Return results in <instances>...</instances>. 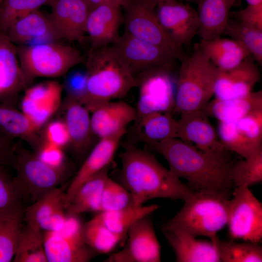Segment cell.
I'll return each mask as SVG.
<instances>
[{
    "label": "cell",
    "mask_w": 262,
    "mask_h": 262,
    "mask_svg": "<svg viewBox=\"0 0 262 262\" xmlns=\"http://www.w3.org/2000/svg\"><path fill=\"white\" fill-rule=\"evenodd\" d=\"M47 16L55 39L83 44L86 24L90 11L86 0H52Z\"/></svg>",
    "instance_id": "5bb4252c"
},
{
    "label": "cell",
    "mask_w": 262,
    "mask_h": 262,
    "mask_svg": "<svg viewBox=\"0 0 262 262\" xmlns=\"http://www.w3.org/2000/svg\"><path fill=\"white\" fill-rule=\"evenodd\" d=\"M157 204L129 206L115 211L100 212L94 217L113 232L125 237L130 227L137 220L152 213Z\"/></svg>",
    "instance_id": "1f68e13d"
},
{
    "label": "cell",
    "mask_w": 262,
    "mask_h": 262,
    "mask_svg": "<svg viewBox=\"0 0 262 262\" xmlns=\"http://www.w3.org/2000/svg\"><path fill=\"white\" fill-rule=\"evenodd\" d=\"M91 113V129L99 139L126 130L127 126L136 119L135 109L123 101L107 102Z\"/></svg>",
    "instance_id": "603a6c76"
},
{
    "label": "cell",
    "mask_w": 262,
    "mask_h": 262,
    "mask_svg": "<svg viewBox=\"0 0 262 262\" xmlns=\"http://www.w3.org/2000/svg\"><path fill=\"white\" fill-rule=\"evenodd\" d=\"M5 166L0 164V171L5 169Z\"/></svg>",
    "instance_id": "11a10c76"
},
{
    "label": "cell",
    "mask_w": 262,
    "mask_h": 262,
    "mask_svg": "<svg viewBox=\"0 0 262 262\" xmlns=\"http://www.w3.org/2000/svg\"><path fill=\"white\" fill-rule=\"evenodd\" d=\"M151 3L156 7L159 4L168 0H150Z\"/></svg>",
    "instance_id": "f5cc1de1"
},
{
    "label": "cell",
    "mask_w": 262,
    "mask_h": 262,
    "mask_svg": "<svg viewBox=\"0 0 262 262\" xmlns=\"http://www.w3.org/2000/svg\"><path fill=\"white\" fill-rule=\"evenodd\" d=\"M167 162L169 170L185 179L193 191L212 190L232 194L230 171L234 162L229 155L213 154L177 138L147 144Z\"/></svg>",
    "instance_id": "6da1fadb"
},
{
    "label": "cell",
    "mask_w": 262,
    "mask_h": 262,
    "mask_svg": "<svg viewBox=\"0 0 262 262\" xmlns=\"http://www.w3.org/2000/svg\"><path fill=\"white\" fill-rule=\"evenodd\" d=\"M36 154L41 161L53 167H61L68 165L65 161L63 148L46 142L40 145Z\"/></svg>",
    "instance_id": "7dc6e473"
},
{
    "label": "cell",
    "mask_w": 262,
    "mask_h": 262,
    "mask_svg": "<svg viewBox=\"0 0 262 262\" xmlns=\"http://www.w3.org/2000/svg\"><path fill=\"white\" fill-rule=\"evenodd\" d=\"M227 225L232 240L259 244L262 239V204L247 187L234 188Z\"/></svg>",
    "instance_id": "8fae6325"
},
{
    "label": "cell",
    "mask_w": 262,
    "mask_h": 262,
    "mask_svg": "<svg viewBox=\"0 0 262 262\" xmlns=\"http://www.w3.org/2000/svg\"><path fill=\"white\" fill-rule=\"evenodd\" d=\"M247 5H255L262 3V0H245Z\"/></svg>",
    "instance_id": "816d5d0a"
},
{
    "label": "cell",
    "mask_w": 262,
    "mask_h": 262,
    "mask_svg": "<svg viewBox=\"0 0 262 262\" xmlns=\"http://www.w3.org/2000/svg\"><path fill=\"white\" fill-rule=\"evenodd\" d=\"M119 155L118 182L131 194L133 206L154 198L184 200L193 193L188 184L164 167L151 153L131 143Z\"/></svg>",
    "instance_id": "7a4b0ae2"
},
{
    "label": "cell",
    "mask_w": 262,
    "mask_h": 262,
    "mask_svg": "<svg viewBox=\"0 0 262 262\" xmlns=\"http://www.w3.org/2000/svg\"><path fill=\"white\" fill-rule=\"evenodd\" d=\"M181 0L186 1V2H195V3H197L198 0Z\"/></svg>",
    "instance_id": "db71d44e"
},
{
    "label": "cell",
    "mask_w": 262,
    "mask_h": 262,
    "mask_svg": "<svg viewBox=\"0 0 262 262\" xmlns=\"http://www.w3.org/2000/svg\"><path fill=\"white\" fill-rule=\"evenodd\" d=\"M237 0H198L199 28L197 34L201 39L210 40L221 36L229 18L230 10Z\"/></svg>",
    "instance_id": "d4e9b609"
},
{
    "label": "cell",
    "mask_w": 262,
    "mask_h": 262,
    "mask_svg": "<svg viewBox=\"0 0 262 262\" xmlns=\"http://www.w3.org/2000/svg\"><path fill=\"white\" fill-rule=\"evenodd\" d=\"M44 137L45 142L63 149L69 145L70 136L64 120H55L49 123L45 129Z\"/></svg>",
    "instance_id": "bcb514c9"
},
{
    "label": "cell",
    "mask_w": 262,
    "mask_h": 262,
    "mask_svg": "<svg viewBox=\"0 0 262 262\" xmlns=\"http://www.w3.org/2000/svg\"><path fill=\"white\" fill-rule=\"evenodd\" d=\"M14 262H48L42 232L28 224L23 226Z\"/></svg>",
    "instance_id": "d590c367"
},
{
    "label": "cell",
    "mask_w": 262,
    "mask_h": 262,
    "mask_svg": "<svg viewBox=\"0 0 262 262\" xmlns=\"http://www.w3.org/2000/svg\"><path fill=\"white\" fill-rule=\"evenodd\" d=\"M172 65L149 69L135 77L139 90L136 119L154 112H173L176 84L171 75Z\"/></svg>",
    "instance_id": "ba28073f"
},
{
    "label": "cell",
    "mask_w": 262,
    "mask_h": 262,
    "mask_svg": "<svg viewBox=\"0 0 262 262\" xmlns=\"http://www.w3.org/2000/svg\"><path fill=\"white\" fill-rule=\"evenodd\" d=\"M171 112H154L136 119L133 132L136 140L146 144L177 138L178 123Z\"/></svg>",
    "instance_id": "4316f807"
},
{
    "label": "cell",
    "mask_w": 262,
    "mask_h": 262,
    "mask_svg": "<svg viewBox=\"0 0 262 262\" xmlns=\"http://www.w3.org/2000/svg\"><path fill=\"white\" fill-rule=\"evenodd\" d=\"M217 132L228 150L244 159H247L262 150V144L246 137L238 128L235 121H219Z\"/></svg>",
    "instance_id": "836d02e7"
},
{
    "label": "cell",
    "mask_w": 262,
    "mask_h": 262,
    "mask_svg": "<svg viewBox=\"0 0 262 262\" xmlns=\"http://www.w3.org/2000/svg\"><path fill=\"white\" fill-rule=\"evenodd\" d=\"M82 234L85 243L98 254L112 251L124 238L110 230L95 217L83 224Z\"/></svg>",
    "instance_id": "f35d334b"
},
{
    "label": "cell",
    "mask_w": 262,
    "mask_h": 262,
    "mask_svg": "<svg viewBox=\"0 0 262 262\" xmlns=\"http://www.w3.org/2000/svg\"><path fill=\"white\" fill-rule=\"evenodd\" d=\"M5 34L13 43L19 45L47 36L56 40L48 16L38 9L16 20Z\"/></svg>",
    "instance_id": "f546056e"
},
{
    "label": "cell",
    "mask_w": 262,
    "mask_h": 262,
    "mask_svg": "<svg viewBox=\"0 0 262 262\" xmlns=\"http://www.w3.org/2000/svg\"><path fill=\"white\" fill-rule=\"evenodd\" d=\"M202 110L219 121H235L251 113L262 110V91L251 92L235 98L210 100Z\"/></svg>",
    "instance_id": "484cf974"
},
{
    "label": "cell",
    "mask_w": 262,
    "mask_h": 262,
    "mask_svg": "<svg viewBox=\"0 0 262 262\" xmlns=\"http://www.w3.org/2000/svg\"><path fill=\"white\" fill-rule=\"evenodd\" d=\"M242 43L256 62H262V29L229 18L223 33Z\"/></svg>",
    "instance_id": "e575fe53"
},
{
    "label": "cell",
    "mask_w": 262,
    "mask_h": 262,
    "mask_svg": "<svg viewBox=\"0 0 262 262\" xmlns=\"http://www.w3.org/2000/svg\"><path fill=\"white\" fill-rule=\"evenodd\" d=\"M211 241L217 247L221 262H262V248L259 244L222 241L217 236Z\"/></svg>",
    "instance_id": "74e56055"
},
{
    "label": "cell",
    "mask_w": 262,
    "mask_h": 262,
    "mask_svg": "<svg viewBox=\"0 0 262 262\" xmlns=\"http://www.w3.org/2000/svg\"><path fill=\"white\" fill-rule=\"evenodd\" d=\"M234 19L260 29H262V3L258 5H247L238 11L230 12Z\"/></svg>",
    "instance_id": "c3c4849f"
},
{
    "label": "cell",
    "mask_w": 262,
    "mask_h": 262,
    "mask_svg": "<svg viewBox=\"0 0 262 262\" xmlns=\"http://www.w3.org/2000/svg\"><path fill=\"white\" fill-rule=\"evenodd\" d=\"M177 138L196 147L205 152L220 155H229L220 141L217 132L210 122L209 116L202 110L180 113L178 120Z\"/></svg>",
    "instance_id": "2e32d148"
},
{
    "label": "cell",
    "mask_w": 262,
    "mask_h": 262,
    "mask_svg": "<svg viewBox=\"0 0 262 262\" xmlns=\"http://www.w3.org/2000/svg\"><path fill=\"white\" fill-rule=\"evenodd\" d=\"M24 211L0 218V262H9L16 252L23 226Z\"/></svg>",
    "instance_id": "8d00e7d4"
},
{
    "label": "cell",
    "mask_w": 262,
    "mask_h": 262,
    "mask_svg": "<svg viewBox=\"0 0 262 262\" xmlns=\"http://www.w3.org/2000/svg\"><path fill=\"white\" fill-rule=\"evenodd\" d=\"M151 214L134 222L129 229L122 249L112 254L104 262H160L161 246Z\"/></svg>",
    "instance_id": "4fadbf2b"
},
{
    "label": "cell",
    "mask_w": 262,
    "mask_h": 262,
    "mask_svg": "<svg viewBox=\"0 0 262 262\" xmlns=\"http://www.w3.org/2000/svg\"><path fill=\"white\" fill-rule=\"evenodd\" d=\"M156 6L150 0H130L125 7L124 32L176 55L182 60L186 56L161 26L156 13Z\"/></svg>",
    "instance_id": "30bf717a"
},
{
    "label": "cell",
    "mask_w": 262,
    "mask_h": 262,
    "mask_svg": "<svg viewBox=\"0 0 262 262\" xmlns=\"http://www.w3.org/2000/svg\"><path fill=\"white\" fill-rule=\"evenodd\" d=\"M129 206H133L130 192L109 177L101 194L99 212L118 210Z\"/></svg>",
    "instance_id": "7bdbcfd3"
},
{
    "label": "cell",
    "mask_w": 262,
    "mask_h": 262,
    "mask_svg": "<svg viewBox=\"0 0 262 262\" xmlns=\"http://www.w3.org/2000/svg\"><path fill=\"white\" fill-rule=\"evenodd\" d=\"M62 91V85L55 81L42 82L26 90L21 111L37 130L60 108Z\"/></svg>",
    "instance_id": "e0dca14e"
},
{
    "label": "cell",
    "mask_w": 262,
    "mask_h": 262,
    "mask_svg": "<svg viewBox=\"0 0 262 262\" xmlns=\"http://www.w3.org/2000/svg\"><path fill=\"white\" fill-rule=\"evenodd\" d=\"M156 13L167 34L180 48L189 45L197 34L198 13L188 4L168 0L157 5Z\"/></svg>",
    "instance_id": "9a60e30c"
},
{
    "label": "cell",
    "mask_w": 262,
    "mask_h": 262,
    "mask_svg": "<svg viewBox=\"0 0 262 262\" xmlns=\"http://www.w3.org/2000/svg\"><path fill=\"white\" fill-rule=\"evenodd\" d=\"M15 178L25 203L31 204L62 185L71 175V166L56 167L41 161L20 144H15Z\"/></svg>",
    "instance_id": "52a82bcc"
},
{
    "label": "cell",
    "mask_w": 262,
    "mask_h": 262,
    "mask_svg": "<svg viewBox=\"0 0 262 262\" xmlns=\"http://www.w3.org/2000/svg\"><path fill=\"white\" fill-rule=\"evenodd\" d=\"M0 130L11 138L24 139L34 146L38 145L40 139L37 130L21 112L13 106L0 103Z\"/></svg>",
    "instance_id": "d6a6232c"
},
{
    "label": "cell",
    "mask_w": 262,
    "mask_h": 262,
    "mask_svg": "<svg viewBox=\"0 0 262 262\" xmlns=\"http://www.w3.org/2000/svg\"><path fill=\"white\" fill-rule=\"evenodd\" d=\"M64 119L70 136L69 146L74 156L84 157L91 148L93 138L88 110L81 102L66 97L64 103Z\"/></svg>",
    "instance_id": "7402d4cb"
},
{
    "label": "cell",
    "mask_w": 262,
    "mask_h": 262,
    "mask_svg": "<svg viewBox=\"0 0 262 262\" xmlns=\"http://www.w3.org/2000/svg\"><path fill=\"white\" fill-rule=\"evenodd\" d=\"M90 9L101 4L107 3L116 4L124 8L129 3L130 0H86Z\"/></svg>",
    "instance_id": "f907efd6"
},
{
    "label": "cell",
    "mask_w": 262,
    "mask_h": 262,
    "mask_svg": "<svg viewBox=\"0 0 262 262\" xmlns=\"http://www.w3.org/2000/svg\"><path fill=\"white\" fill-rule=\"evenodd\" d=\"M234 187H247L262 180V150L247 158L234 162L230 171Z\"/></svg>",
    "instance_id": "ab89813d"
},
{
    "label": "cell",
    "mask_w": 262,
    "mask_h": 262,
    "mask_svg": "<svg viewBox=\"0 0 262 262\" xmlns=\"http://www.w3.org/2000/svg\"><path fill=\"white\" fill-rule=\"evenodd\" d=\"M181 61L173 112L180 114L201 110L214 95L219 69L198 43L194 45L192 53Z\"/></svg>",
    "instance_id": "5b68a950"
},
{
    "label": "cell",
    "mask_w": 262,
    "mask_h": 262,
    "mask_svg": "<svg viewBox=\"0 0 262 262\" xmlns=\"http://www.w3.org/2000/svg\"><path fill=\"white\" fill-rule=\"evenodd\" d=\"M25 202L19 185L6 169L0 171V218L23 212Z\"/></svg>",
    "instance_id": "60d3db41"
},
{
    "label": "cell",
    "mask_w": 262,
    "mask_h": 262,
    "mask_svg": "<svg viewBox=\"0 0 262 262\" xmlns=\"http://www.w3.org/2000/svg\"><path fill=\"white\" fill-rule=\"evenodd\" d=\"M12 139L0 130V164L13 167L15 161V144L12 143Z\"/></svg>",
    "instance_id": "681fc988"
},
{
    "label": "cell",
    "mask_w": 262,
    "mask_h": 262,
    "mask_svg": "<svg viewBox=\"0 0 262 262\" xmlns=\"http://www.w3.org/2000/svg\"><path fill=\"white\" fill-rule=\"evenodd\" d=\"M239 130L248 139L262 144V110L251 113L235 121Z\"/></svg>",
    "instance_id": "ee69618b"
},
{
    "label": "cell",
    "mask_w": 262,
    "mask_h": 262,
    "mask_svg": "<svg viewBox=\"0 0 262 262\" xmlns=\"http://www.w3.org/2000/svg\"><path fill=\"white\" fill-rule=\"evenodd\" d=\"M19 64L28 84L38 77L56 78L84 63L75 48L57 42L16 46Z\"/></svg>",
    "instance_id": "8992f818"
},
{
    "label": "cell",
    "mask_w": 262,
    "mask_h": 262,
    "mask_svg": "<svg viewBox=\"0 0 262 262\" xmlns=\"http://www.w3.org/2000/svg\"><path fill=\"white\" fill-rule=\"evenodd\" d=\"M256 62L250 55L233 68L219 69L214 94L215 98H238L252 92L254 87L261 80L260 71Z\"/></svg>",
    "instance_id": "d6986e66"
},
{
    "label": "cell",
    "mask_w": 262,
    "mask_h": 262,
    "mask_svg": "<svg viewBox=\"0 0 262 262\" xmlns=\"http://www.w3.org/2000/svg\"><path fill=\"white\" fill-rule=\"evenodd\" d=\"M87 82L86 71L76 70L70 73L65 82L66 97L75 99L83 104L86 93Z\"/></svg>",
    "instance_id": "f6af8a7d"
},
{
    "label": "cell",
    "mask_w": 262,
    "mask_h": 262,
    "mask_svg": "<svg viewBox=\"0 0 262 262\" xmlns=\"http://www.w3.org/2000/svg\"><path fill=\"white\" fill-rule=\"evenodd\" d=\"M68 184L61 185L26 207L23 221L41 231H45L53 214L58 208L65 205L64 198Z\"/></svg>",
    "instance_id": "4dcf8cb0"
},
{
    "label": "cell",
    "mask_w": 262,
    "mask_h": 262,
    "mask_svg": "<svg viewBox=\"0 0 262 262\" xmlns=\"http://www.w3.org/2000/svg\"><path fill=\"white\" fill-rule=\"evenodd\" d=\"M121 8L116 4L107 3L90 10L86 24L90 43L89 49L109 46L117 40L123 22Z\"/></svg>",
    "instance_id": "ffe728a7"
},
{
    "label": "cell",
    "mask_w": 262,
    "mask_h": 262,
    "mask_svg": "<svg viewBox=\"0 0 262 262\" xmlns=\"http://www.w3.org/2000/svg\"><path fill=\"white\" fill-rule=\"evenodd\" d=\"M27 85L16 46L0 33V103L14 107L19 93Z\"/></svg>",
    "instance_id": "44dd1931"
},
{
    "label": "cell",
    "mask_w": 262,
    "mask_h": 262,
    "mask_svg": "<svg viewBox=\"0 0 262 262\" xmlns=\"http://www.w3.org/2000/svg\"><path fill=\"white\" fill-rule=\"evenodd\" d=\"M198 44L212 63L219 70L233 68L250 53L241 42L221 36L210 40L200 39Z\"/></svg>",
    "instance_id": "83f0119b"
},
{
    "label": "cell",
    "mask_w": 262,
    "mask_h": 262,
    "mask_svg": "<svg viewBox=\"0 0 262 262\" xmlns=\"http://www.w3.org/2000/svg\"><path fill=\"white\" fill-rule=\"evenodd\" d=\"M84 64L87 82L83 105L90 112L124 98L136 86L135 78L111 46L89 49Z\"/></svg>",
    "instance_id": "3957f363"
},
{
    "label": "cell",
    "mask_w": 262,
    "mask_h": 262,
    "mask_svg": "<svg viewBox=\"0 0 262 262\" xmlns=\"http://www.w3.org/2000/svg\"><path fill=\"white\" fill-rule=\"evenodd\" d=\"M126 132L127 130H124L114 135L99 139L69 182L64 198L65 208L87 180L112 163L119 144Z\"/></svg>",
    "instance_id": "ac0fdd59"
},
{
    "label": "cell",
    "mask_w": 262,
    "mask_h": 262,
    "mask_svg": "<svg viewBox=\"0 0 262 262\" xmlns=\"http://www.w3.org/2000/svg\"><path fill=\"white\" fill-rule=\"evenodd\" d=\"M52 0H3L0 4V33L6 34L17 19L49 5Z\"/></svg>",
    "instance_id": "b9f144b4"
},
{
    "label": "cell",
    "mask_w": 262,
    "mask_h": 262,
    "mask_svg": "<svg viewBox=\"0 0 262 262\" xmlns=\"http://www.w3.org/2000/svg\"><path fill=\"white\" fill-rule=\"evenodd\" d=\"M3 0H0V4H1V2Z\"/></svg>",
    "instance_id": "9f6ffc18"
},
{
    "label": "cell",
    "mask_w": 262,
    "mask_h": 262,
    "mask_svg": "<svg viewBox=\"0 0 262 262\" xmlns=\"http://www.w3.org/2000/svg\"><path fill=\"white\" fill-rule=\"evenodd\" d=\"M230 196L212 190L193 191L184 200L180 210L161 229L181 231L196 237L204 236L212 240L227 225Z\"/></svg>",
    "instance_id": "277c9868"
},
{
    "label": "cell",
    "mask_w": 262,
    "mask_h": 262,
    "mask_svg": "<svg viewBox=\"0 0 262 262\" xmlns=\"http://www.w3.org/2000/svg\"><path fill=\"white\" fill-rule=\"evenodd\" d=\"M173 249L178 262H221L215 244L196 239L190 234L173 229H161Z\"/></svg>",
    "instance_id": "cb8c5ba5"
},
{
    "label": "cell",
    "mask_w": 262,
    "mask_h": 262,
    "mask_svg": "<svg viewBox=\"0 0 262 262\" xmlns=\"http://www.w3.org/2000/svg\"><path fill=\"white\" fill-rule=\"evenodd\" d=\"M112 167L111 163L81 186L66 207V213L79 215L87 212H99L101 194Z\"/></svg>",
    "instance_id": "f1b7e54d"
},
{
    "label": "cell",
    "mask_w": 262,
    "mask_h": 262,
    "mask_svg": "<svg viewBox=\"0 0 262 262\" xmlns=\"http://www.w3.org/2000/svg\"><path fill=\"white\" fill-rule=\"evenodd\" d=\"M110 46L134 78L149 69L172 64L180 60L174 53L125 32Z\"/></svg>",
    "instance_id": "7c38bea8"
},
{
    "label": "cell",
    "mask_w": 262,
    "mask_h": 262,
    "mask_svg": "<svg viewBox=\"0 0 262 262\" xmlns=\"http://www.w3.org/2000/svg\"><path fill=\"white\" fill-rule=\"evenodd\" d=\"M79 215L67 214L64 227L42 231L48 262H88L99 254L87 245Z\"/></svg>",
    "instance_id": "9c48e42d"
}]
</instances>
